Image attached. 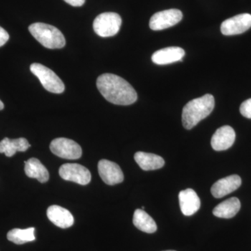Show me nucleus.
<instances>
[{
	"label": "nucleus",
	"mask_w": 251,
	"mask_h": 251,
	"mask_svg": "<svg viewBox=\"0 0 251 251\" xmlns=\"http://www.w3.org/2000/svg\"><path fill=\"white\" fill-rule=\"evenodd\" d=\"M25 172L28 177L36 179L41 183H46L49 181V171L39 159L31 158L25 161Z\"/></svg>",
	"instance_id": "17"
},
{
	"label": "nucleus",
	"mask_w": 251,
	"mask_h": 251,
	"mask_svg": "<svg viewBox=\"0 0 251 251\" xmlns=\"http://www.w3.org/2000/svg\"><path fill=\"white\" fill-rule=\"evenodd\" d=\"M242 179L239 175H233L216 181L211 188V194L214 198H221L240 187Z\"/></svg>",
	"instance_id": "12"
},
{
	"label": "nucleus",
	"mask_w": 251,
	"mask_h": 251,
	"mask_svg": "<svg viewBox=\"0 0 251 251\" xmlns=\"http://www.w3.org/2000/svg\"><path fill=\"white\" fill-rule=\"evenodd\" d=\"M236 133L232 127L224 126L216 130L211 138V145L215 151H225L233 145Z\"/></svg>",
	"instance_id": "11"
},
{
	"label": "nucleus",
	"mask_w": 251,
	"mask_h": 251,
	"mask_svg": "<svg viewBox=\"0 0 251 251\" xmlns=\"http://www.w3.org/2000/svg\"><path fill=\"white\" fill-rule=\"evenodd\" d=\"M135 161L143 171H154L163 168L165 161L161 156L153 153L138 151L135 153Z\"/></svg>",
	"instance_id": "16"
},
{
	"label": "nucleus",
	"mask_w": 251,
	"mask_h": 251,
	"mask_svg": "<svg viewBox=\"0 0 251 251\" xmlns=\"http://www.w3.org/2000/svg\"><path fill=\"white\" fill-rule=\"evenodd\" d=\"M4 108V103L1 102V100H0V110H3Z\"/></svg>",
	"instance_id": "25"
},
{
	"label": "nucleus",
	"mask_w": 251,
	"mask_h": 251,
	"mask_svg": "<svg viewBox=\"0 0 251 251\" xmlns=\"http://www.w3.org/2000/svg\"><path fill=\"white\" fill-rule=\"evenodd\" d=\"M50 149L54 155L66 159H78L82 156V148L80 145L68 138L54 139L50 145Z\"/></svg>",
	"instance_id": "6"
},
{
	"label": "nucleus",
	"mask_w": 251,
	"mask_h": 251,
	"mask_svg": "<svg viewBox=\"0 0 251 251\" xmlns=\"http://www.w3.org/2000/svg\"><path fill=\"white\" fill-rule=\"evenodd\" d=\"M179 201L180 209L185 216H192L201 208V200L196 191L191 188L180 191Z\"/></svg>",
	"instance_id": "13"
},
{
	"label": "nucleus",
	"mask_w": 251,
	"mask_h": 251,
	"mask_svg": "<svg viewBox=\"0 0 251 251\" xmlns=\"http://www.w3.org/2000/svg\"><path fill=\"white\" fill-rule=\"evenodd\" d=\"M47 216L52 224L61 228H69L74 225V219L72 213L60 206H49Z\"/></svg>",
	"instance_id": "15"
},
{
	"label": "nucleus",
	"mask_w": 251,
	"mask_h": 251,
	"mask_svg": "<svg viewBox=\"0 0 251 251\" xmlns=\"http://www.w3.org/2000/svg\"></svg>",
	"instance_id": "26"
},
{
	"label": "nucleus",
	"mask_w": 251,
	"mask_h": 251,
	"mask_svg": "<svg viewBox=\"0 0 251 251\" xmlns=\"http://www.w3.org/2000/svg\"><path fill=\"white\" fill-rule=\"evenodd\" d=\"M30 146L27 140L24 138L13 140L5 138L0 142V153H4L7 157H11L17 151H27Z\"/></svg>",
	"instance_id": "19"
},
{
	"label": "nucleus",
	"mask_w": 251,
	"mask_h": 251,
	"mask_svg": "<svg viewBox=\"0 0 251 251\" xmlns=\"http://www.w3.org/2000/svg\"><path fill=\"white\" fill-rule=\"evenodd\" d=\"M251 27V15H237L226 20L221 24V31L224 35L232 36L242 34Z\"/></svg>",
	"instance_id": "9"
},
{
	"label": "nucleus",
	"mask_w": 251,
	"mask_h": 251,
	"mask_svg": "<svg viewBox=\"0 0 251 251\" xmlns=\"http://www.w3.org/2000/svg\"><path fill=\"white\" fill-rule=\"evenodd\" d=\"M98 169L99 175L106 184L112 186L124 181L123 172L119 165L114 162L100 160L99 162Z\"/></svg>",
	"instance_id": "10"
},
{
	"label": "nucleus",
	"mask_w": 251,
	"mask_h": 251,
	"mask_svg": "<svg viewBox=\"0 0 251 251\" xmlns=\"http://www.w3.org/2000/svg\"><path fill=\"white\" fill-rule=\"evenodd\" d=\"M34 231H35L34 227H29L27 229H13L8 232L7 239L10 242L18 245H21V244L35 240Z\"/></svg>",
	"instance_id": "21"
},
{
	"label": "nucleus",
	"mask_w": 251,
	"mask_h": 251,
	"mask_svg": "<svg viewBox=\"0 0 251 251\" xmlns=\"http://www.w3.org/2000/svg\"><path fill=\"white\" fill-rule=\"evenodd\" d=\"M59 173L63 179L80 185L88 184L92 179L89 170L77 163H66L62 165L59 168Z\"/></svg>",
	"instance_id": "8"
},
{
	"label": "nucleus",
	"mask_w": 251,
	"mask_h": 251,
	"mask_svg": "<svg viewBox=\"0 0 251 251\" xmlns=\"http://www.w3.org/2000/svg\"><path fill=\"white\" fill-rule=\"evenodd\" d=\"M239 110L243 116L251 119V99L243 102Z\"/></svg>",
	"instance_id": "22"
},
{
	"label": "nucleus",
	"mask_w": 251,
	"mask_h": 251,
	"mask_svg": "<svg viewBox=\"0 0 251 251\" xmlns=\"http://www.w3.org/2000/svg\"><path fill=\"white\" fill-rule=\"evenodd\" d=\"M183 18L179 9H168L153 14L150 21V27L152 30L159 31L173 27L179 23Z\"/></svg>",
	"instance_id": "7"
},
{
	"label": "nucleus",
	"mask_w": 251,
	"mask_h": 251,
	"mask_svg": "<svg viewBox=\"0 0 251 251\" xmlns=\"http://www.w3.org/2000/svg\"><path fill=\"white\" fill-rule=\"evenodd\" d=\"M73 6H81L85 4V0H64Z\"/></svg>",
	"instance_id": "24"
},
{
	"label": "nucleus",
	"mask_w": 251,
	"mask_h": 251,
	"mask_svg": "<svg viewBox=\"0 0 251 251\" xmlns=\"http://www.w3.org/2000/svg\"><path fill=\"white\" fill-rule=\"evenodd\" d=\"M185 55L184 49L180 47H168L158 50L153 54L151 60L158 65H166L182 61Z\"/></svg>",
	"instance_id": "14"
},
{
	"label": "nucleus",
	"mask_w": 251,
	"mask_h": 251,
	"mask_svg": "<svg viewBox=\"0 0 251 251\" xmlns=\"http://www.w3.org/2000/svg\"><path fill=\"white\" fill-rule=\"evenodd\" d=\"M133 223L137 228L146 233H153L157 230L154 220L143 209H138L135 211Z\"/></svg>",
	"instance_id": "20"
},
{
	"label": "nucleus",
	"mask_w": 251,
	"mask_h": 251,
	"mask_svg": "<svg viewBox=\"0 0 251 251\" xmlns=\"http://www.w3.org/2000/svg\"><path fill=\"white\" fill-rule=\"evenodd\" d=\"M97 86L104 98L116 105H130L138 99L137 92L130 83L115 74L100 75L97 79Z\"/></svg>",
	"instance_id": "1"
},
{
	"label": "nucleus",
	"mask_w": 251,
	"mask_h": 251,
	"mask_svg": "<svg viewBox=\"0 0 251 251\" xmlns=\"http://www.w3.org/2000/svg\"><path fill=\"white\" fill-rule=\"evenodd\" d=\"M120 15L113 12L103 13L94 20V30L101 37H110L116 35L122 25Z\"/></svg>",
	"instance_id": "5"
},
{
	"label": "nucleus",
	"mask_w": 251,
	"mask_h": 251,
	"mask_svg": "<svg viewBox=\"0 0 251 251\" xmlns=\"http://www.w3.org/2000/svg\"><path fill=\"white\" fill-rule=\"evenodd\" d=\"M29 31L41 45L47 49H62L65 46V38L62 33L57 27L50 25L34 23L29 26Z\"/></svg>",
	"instance_id": "3"
},
{
	"label": "nucleus",
	"mask_w": 251,
	"mask_h": 251,
	"mask_svg": "<svg viewBox=\"0 0 251 251\" xmlns=\"http://www.w3.org/2000/svg\"><path fill=\"white\" fill-rule=\"evenodd\" d=\"M241 202L237 198H231L220 203L214 208L213 214L221 219H232L240 210Z\"/></svg>",
	"instance_id": "18"
},
{
	"label": "nucleus",
	"mask_w": 251,
	"mask_h": 251,
	"mask_svg": "<svg viewBox=\"0 0 251 251\" xmlns=\"http://www.w3.org/2000/svg\"><path fill=\"white\" fill-rule=\"evenodd\" d=\"M30 71L40 80L46 90L54 94H61L65 90L62 80L51 69L39 64L34 63L30 66Z\"/></svg>",
	"instance_id": "4"
},
{
	"label": "nucleus",
	"mask_w": 251,
	"mask_h": 251,
	"mask_svg": "<svg viewBox=\"0 0 251 251\" xmlns=\"http://www.w3.org/2000/svg\"><path fill=\"white\" fill-rule=\"evenodd\" d=\"M214 106V97L209 94L188 102L182 111V124L184 128L192 129L201 120L210 115Z\"/></svg>",
	"instance_id": "2"
},
{
	"label": "nucleus",
	"mask_w": 251,
	"mask_h": 251,
	"mask_svg": "<svg viewBox=\"0 0 251 251\" xmlns=\"http://www.w3.org/2000/svg\"><path fill=\"white\" fill-rule=\"evenodd\" d=\"M9 39V35L7 31L0 27V47L4 45Z\"/></svg>",
	"instance_id": "23"
}]
</instances>
